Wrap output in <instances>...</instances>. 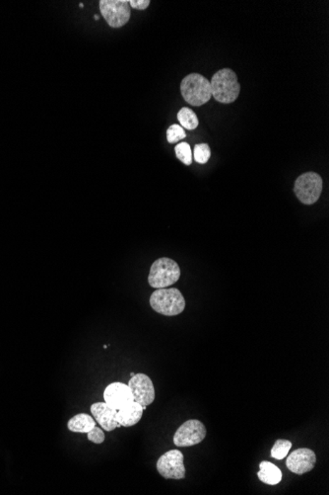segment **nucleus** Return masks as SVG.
I'll return each mask as SVG.
<instances>
[{
  "label": "nucleus",
  "instance_id": "f257e3e1",
  "mask_svg": "<svg viewBox=\"0 0 329 495\" xmlns=\"http://www.w3.org/2000/svg\"><path fill=\"white\" fill-rule=\"evenodd\" d=\"M210 85L214 99L223 104L235 102L239 97L240 85L236 72L231 68H223L215 73Z\"/></svg>",
  "mask_w": 329,
  "mask_h": 495
},
{
  "label": "nucleus",
  "instance_id": "f03ea898",
  "mask_svg": "<svg viewBox=\"0 0 329 495\" xmlns=\"http://www.w3.org/2000/svg\"><path fill=\"white\" fill-rule=\"evenodd\" d=\"M181 92L189 105L201 107L212 98L210 82L199 73H191L182 80Z\"/></svg>",
  "mask_w": 329,
  "mask_h": 495
},
{
  "label": "nucleus",
  "instance_id": "7ed1b4c3",
  "mask_svg": "<svg viewBox=\"0 0 329 495\" xmlns=\"http://www.w3.org/2000/svg\"><path fill=\"white\" fill-rule=\"evenodd\" d=\"M152 309L167 317H174L184 312L186 308V300L179 290L157 289L150 297Z\"/></svg>",
  "mask_w": 329,
  "mask_h": 495
},
{
  "label": "nucleus",
  "instance_id": "20e7f679",
  "mask_svg": "<svg viewBox=\"0 0 329 495\" xmlns=\"http://www.w3.org/2000/svg\"><path fill=\"white\" fill-rule=\"evenodd\" d=\"M181 269L173 259L162 257L152 264L149 273L148 283L152 288L163 289L178 282L181 277Z\"/></svg>",
  "mask_w": 329,
  "mask_h": 495
},
{
  "label": "nucleus",
  "instance_id": "39448f33",
  "mask_svg": "<svg viewBox=\"0 0 329 495\" xmlns=\"http://www.w3.org/2000/svg\"><path fill=\"white\" fill-rule=\"evenodd\" d=\"M323 182L320 174L303 173L295 182L294 192L301 203L313 205L320 199L323 192Z\"/></svg>",
  "mask_w": 329,
  "mask_h": 495
},
{
  "label": "nucleus",
  "instance_id": "423d86ee",
  "mask_svg": "<svg viewBox=\"0 0 329 495\" xmlns=\"http://www.w3.org/2000/svg\"><path fill=\"white\" fill-rule=\"evenodd\" d=\"M100 10L104 18L113 28L125 26L130 19L128 0H101Z\"/></svg>",
  "mask_w": 329,
  "mask_h": 495
},
{
  "label": "nucleus",
  "instance_id": "0eeeda50",
  "mask_svg": "<svg viewBox=\"0 0 329 495\" xmlns=\"http://www.w3.org/2000/svg\"><path fill=\"white\" fill-rule=\"evenodd\" d=\"M157 469L164 479H183L186 477L184 454L179 450H171L162 455L157 462Z\"/></svg>",
  "mask_w": 329,
  "mask_h": 495
},
{
  "label": "nucleus",
  "instance_id": "6e6552de",
  "mask_svg": "<svg viewBox=\"0 0 329 495\" xmlns=\"http://www.w3.org/2000/svg\"><path fill=\"white\" fill-rule=\"evenodd\" d=\"M206 428L201 421L191 419L177 430L174 435V444L177 447H191L201 443L206 437Z\"/></svg>",
  "mask_w": 329,
  "mask_h": 495
},
{
  "label": "nucleus",
  "instance_id": "1a4fd4ad",
  "mask_svg": "<svg viewBox=\"0 0 329 495\" xmlns=\"http://www.w3.org/2000/svg\"><path fill=\"white\" fill-rule=\"evenodd\" d=\"M134 401L143 406H150L155 401V388L145 374H134L128 382Z\"/></svg>",
  "mask_w": 329,
  "mask_h": 495
},
{
  "label": "nucleus",
  "instance_id": "9d476101",
  "mask_svg": "<svg viewBox=\"0 0 329 495\" xmlns=\"http://www.w3.org/2000/svg\"><path fill=\"white\" fill-rule=\"evenodd\" d=\"M316 456L315 452L308 448H300L288 456L286 466L296 474L308 473L315 468Z\"/></svg>",
  "mask_w": 329,
  "mask_h": 495
},
{
  "label": "nucleus",
  "instance_id": "9b49d317",
  "mask_svg": "<svg viewBox=\"0 0 329 495\" xmlns=\"http://www.w3.org/2000/svg\"><path fill=\"white\" fill-rule=\"evenodd\" d=\"M104 400L111 408L120 409L133 403V393L128 385L123 383H111L104 391Z\"/></svg>",
  "mask_w": 329,
  "mask_h": 495
},
{
  "label": "nucleus",
  "instance_id": "f8f14e48",
  "mask_svg": "<svg viewBox=\"0 0 329 495\" xmlns=\"http://www.w3.org/2000/svg\"><path fill=\"white\" fill-rule=\"evenodd\" d=\"M91 413L93 414L96 423L100 424L101 428L106 431H113L116 428H121L116 420V409L111 408L106 403H96L91 406Z\"/></svg>",
  "mask_w": 329,
  "mask_h": 495
},
{
  "label": "nucleus",
  "instance_id": "ddd939ff",
  "mask_svg": "<svg viewBox=\"0 0 329 495\" xmlns=\"http://www.w3.org/2000/svg\"><path fill=\"white\" fill-rule=\"evenodd\" d=\"M143 406L139 405L136 401H133V403H129L128 406L118 410L116 420L121 426L130 428V426L138 424L143 418Z\"/></svg>",
  "mask_w": 329,
  "mask_h": 495
},
{
  "label": "nucleus",
  "instance_id": "4468645a",
  "mask_svg": "<svg viewBox=\"0 0 329 495\" xmlns=\"http://www.w3.org/2000/svg\"><path fill=\"white\" fill-rule=\"evenodd\" d=\"M258 479L263 484L268 486H276L282 481V472L270 462L263 461L260 464V472L257 473Z\"/></svg>",
  "mask_w": 329,
  "mask_h": 495
},
{
  "label": "nucleus",
  "instance_id": "2eb2a0df",
  "mask_svg": "<svg viewBox=\"0 0 329 495\" xmlns=\"http://www.w3.org/2000/svg\"><path fill=\"white\" fill-rule=\"evenodd\" d=\"M96 420L89 414L79 413L73 416L67 423V428L75 433H86L96 426Z\"/></svg>",
  "mask_w": 329,
  "mask_h": 495
},
{
  "label": "nucleus",
  "instance_id": "dca6fc26",
  "mask_svg": "<svg viewBox=\"0 0 329 495\" xmlns=\"http://www.w3.org/2000/svg\"><path fill=\"white\" fill-rule=\"evenodd\" d=\"M178 120L181 124V127L186 129V130H196L199 125V118L196 114L189 108H182L178 113Z\"/></svg>",
  "mask_w": 329,
  "mask_h": 495
},
{
  "label": "nucleus",
  "instance_id": "f3484780",
  "mask_svg": "<svg viewBox=\"0 0 329 495\" xmlns=\"http://www.w3.org/2000/svg\"><path fill=\"white\" fill-rule=\"evenodd\" d=\"M292 448V442L278 439L275 442L274 446L272 449V457L276 459H283L289 454L290 449Z\"/></svg>",
  "mask_w": 329,
  "mask_h": 495
},
{
  "label": "nucleus",
  "instance_id": "a211bd4d",
  "mask_svg": "<svg viewBox=\"0 0 329 495\" xmlns=\"http://www.w3.org/2000/svg\"><path fill=\"white\" fill-rule=\"evenodd\" d=\"M174 151H176L177 158L182 161V163L186 164V165H191L192 163V153L191 146L187 143H181L176 146L174 148Z\"/></svg>",
  "mask_w": 329,
  "mask_h": 495
},
{
  "label": "nucleus",
  "instance_id": "6ab92c4d",
  "mask_svg": "<svg viewBox=\"0 0 329 495\" xmlns=\"http://www.w3.org/2000/svg\"><path fill=\"white\" fill-rule=\"evenodd\" d=\"M194 159L201 164L206 163L211 156V150L207 143H199L194 146Z\"/></svg>",
  "mask_w": 329,
  "mask_h": 495
},
{
  "label": "nucleus",
  "instance_id": "aec40b11",
  "mask_svg": "<svg viewBox=\"0 0 329 495\" xmlns=\"http://www.w3.org/2000/svg\"><path fill=\"white\" fill-rule=\"evenodd\" d=\"M186 136V134L184 132V128L179 125H172L167 130V140L169 143H178V141L184 140Z\"/></svg>",
  "mask_w": 329,
  "mask_h": 495
},
{
  "label": "nucleus",
  "instance_id": "412c9836",
  "mask_svg": "<svg viewBox=\"0 0 329 495\" xmlns=\"http://www.w3.org/2000/svg\"><path fill=\"white\" fill-rule=\"evenodd\" d=\"M105 433L102 429L97 428V426H95L92 430L87 433L88 440L95 444H102L105 441Z\"/></svg>",
  "mask_w": 329,
  "mask_h": 495
},
{
  "label": "nucleus",
  "instance_id": "4be33fe9",
  "mask_svg": "<svg viewBox=\"0 0 329 495\" xmlns=\"http://www.w3.org/2000/svg\"><path fill=\"white\" fill-rule=\"evenodd\" d=\"M129 6L134 9L144 10L150 5V0H128Z\"/></svg>",
  "mask_w": 329,
  "mask_h": 495
},
{
  "label": "nucleus",
  "instance_id": "5701e85b",
  "mask_svg": "<svg viewBox=\"0 0 329 495\" xmlns=\"http://www.w3.org/2000/svg\"><path fill=\"white\" fill-rule=\"evenodd\" d=\"M95 19H96V20H99V16H98V15H96Z\"/></svg>",
  "mask_w": 329,
  "mask_h": 495
}]
</instances>
